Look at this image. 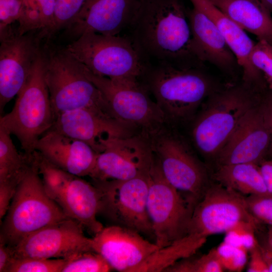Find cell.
Here are the masks:
<instances>
[{
  "mask_svg": "<svg viewBox=\"0 0 272 272\" xmlns=\"http://www.w3.org/2000/svg\"><path fill=\"white\" fill-rule=\"evenodd\" d=\"M142 56L178 67L204 65L191 49L188 9L183 0H140L130 27Z\"/></svg>",
  "mask_w": 272,
  "mask_h": 272,
  "instance_id": "6da1fadb",
  "label": "cell"
},
{
  "mask_svg": "<svg viewBox=\"0 0 272 272\" xmlns=\"http://www.w3.org/2000/svg\"><path fill=\"white\" fill-rule=\"evenodd\" d=\"M203 67L148 64L142 83L153 95L167 123L173 125L191 120L205 100L222 87Z\"/></svg>",
  "mask_w": 272,
  "mask_h": 272,
  "instance_id": "7a4b0ae2",
  "label": "cell"
},
{
  "mask_svg": "<svg viewBox=\"0 0 272 272\" xmlns=\"http://www.w3.org/2000/svg\"><path fill=\"white\" fill-rule=\"evenodd\" d=\"M260 93L242 82L211 94L191 120V140L199 152L216 159L243 117L259 101Z\"/></svg>",
  "mask_w": 272,
  "mask_h": 272,
  "instance_id": "3957f363",
  "label": "cell"
},
{
  "mask_svg": "<svg viewBox=\"0 0 272 272\" xmlns=\"http://www.w3.org/2000/svg\"><path fill=\"white\" fill-rule=\"evenodd\" d=\"M67 218L45 193L32 154L1 224L0 240L14 247L32 233Z\"/></svg>",
  "mask_w": 272,
  "mask_h": 272,
  "instance_id": "277c9868",
  "label": "cell"
},
{
  "mask_svg": "<svg viewBox=\"0 0 272 272\" xmlns=\"http://www.w3.org/2000/svg\"><path fill=\"white\" fill-rule=\"evenodd\" d=\"M46 61L40 52L12 110L0 118V126L16 136L28 156L32 155L37 141L55 120L45 79Z\"/></svg>",
  "mask_w": 272,
  "mask_h": 272,
  "instance_id": "5b68a950",
  "label": "cell"
},
{
  "mask_svg": "<svg viewBox=\"0 0 272 272\" xmlns=\"http://www.w3.org/2000/svg\"><path fill=\"white\" fill-rule=\"evenodd\" d=\"M165 123L141 131L168 182L195 205L210 184L205 166L184 137Z\"/></svg>",
  "mask_w": 272,
  "mask_h": 272,
  "instance_id": "8992f818",
  "label": "cell"
},
{
  "mask_svg": "<svg viewBox=\"0 0 272 272\" xmlns=\"http://www.w3.org/2000/svg\"><path fill=\"white\" fill-rule=\"evenodd\" d=\"M65 50L93 74L111 79L139 80L148 64L132 41L119 35L86 33Z\"/></svg>",
  "mask_w": 272,
  "mask_h": 272,
  "instance_id": "52a82bcc",
  "label": "cell"
},
{
  "mask_svg": "<svg viewBox=\"0 0 272 272\" xmlns=\"http://www.w3.org/2000/svg\"><path fill=\"white\" fill-rule=\"evenodd\" d=\"M45 79L55 119L62 113L78 109L117 119L100 90L65 50L47 59Z\"/></svg>",
  "mask_w": 272,
  "mask_h": 272,
  "instance_id": "ba28073f",
  "label": "cell"
},
{
  "mask_svg": "<svg viewBox=\"0 0 272 272\" xmlns=\"http://www.w3.org/2000/svg\"><path fill=\"white\" fill-rule=\"evenodd\" d=\"M147 176L148 213L160 248L188 234L195 205L168 182L153 154Z\"/></svg>",
  "mask_w": 272,
  "mask_h": 272,
  "instance_id": "9c48e42d",
  "label": "cell"
},
{
  "mask_svg": "<svg viewBox=\"0 0 272 272\" xmlns=\"http://www.w3.org/2000/svg\"><path fill=\"white\" fill-rule=\"evenodd\" d=\"M147 174L123 180L92 179L91 182L100 195L99 214L112 225L133 230L154 239L147 210Z\"/></svg>",
  "mask_w": 272,
  "mask_h": 272,
  "instance_id": "30bf717a",
  "label": "cell"
},
{
  "mask_svg": "<svg viewBox=\"0 0 272 272\" xmlns=\"http://www.w3.org/2000/svg\"><path fill=\"white\" fill-rule=\"evenodd\" d=\"M79 64L86 76L102 92L118 120L140 131L152 130L166 123L163 113L139 80L101 77Z\"/></svg>",
  "mask_w": 272,
  "mask_h": 272,
  "instance_id": "8fae6325",
  "label": "cell"
},
{
  "mask_svg": "<svg viewBox=\"0 0 272 272\" xmlns=\"http://www.w3.org/2000/svg\"><path fill=\"white\" fill-rule=\"evenodd\" d=\"M242 222L255 223L248 211L245 196L217 182L210 183L196 205L188 234L203 236L226 233Z\"/></svg>",
  "mask_w": 272,
  "mask_h": 272,
  "instance_id": "7c38bea8",
  "label": "cell"
},
{
  "mask_svg": "<svg viewBox=\"0 0 272 272\" xmlns=\"http://www.w3.org/2000/svg\"><path fill=\"white\" fill-rule=\"evenodd\" d=\"M84 230L71 218L45 227L12 247L15 259H69L84 252L94 251L92 238L86 237Z\"/></svg>",
  "mask_w": 272,
  "mask_h": 272,
  "instance_id": "4fadbf2b",
  "label": "cell"
},
{
  "mask_svg": "<svg viewBox=\"0 0 272 272\" xmlns=\"http://www.w3.org/2000/svg\"><path fill=\"white\" fill-rule=\"evenodd\" d=\"M153 159L149 144L140 132L133 135L114 138L106 143L99 153L92 179H131L148 173Z\"/></svg>",
  "mask_w": 272,
  "mask_h": 272,
  "instance_id": "5bb4252c",
  "label": "cell"
},
{
  "mask_svg": "<svg viewBox=\"0 0 272 272\" xmlns=\"http://www.w3.org/2000/svg\"><path fill=\"white\" fill-rule=\"evenodd\" d=\"M271 130L263 98L243 117L216 158L218 165L256 164L268 151Z\"/></svg>",
  "mask_w": 272,
  "mask_h": 272,
  "instance_id": "9a60e30c",
  "label": "cell"
},
{
  "mask_svg": "<svg viewBox=\"0 0 272 272\" xmlns=\"http://www.w3.org/2000/svg\"><path fill=\"white\" fill-rule=\"evenodd\" d=\"M92 244L94 251L120 272H132L159 248L138 232L115 225L103 227L92 238Z\"/></svg>",
  "mask_w": 272,
  "mask_h": 272,
  "instance_id": "2e32d148",
  "label": "cell"
},
{
  "mask_svg": "<svg viewBox=\"0 0 272 272\" xmlns=\"http://www.w3.org/2000/svg\"><path fill=\"white\" fill-rule=\"evenodd\" d=\"M40 51L30 36L13 34L1 37L0 112L24 86Z\"/></svg>",
  "mask_w": 272,
  "mask_h": 272,
  "instance_id": "e0dca14e",
  "label": "cell"
},
{
  "mask_svg": "<svg viewBox=\"0 0 272 272\" xmlns=\"http://www.w3.org/2000/svg\"><path fill=\"white\" fill-rule=\"evenodd\" d=\"M51 128L87 143L98 154L104 151L110 140L136 133L134 127L87 109L60 114Z\"/></svg>",
  "mask_w": 272,
  "mask_h": 272,
  "instance_id": "ac0fdd59",
  "label": "cell"
},
{
  "mask_svg": "<svg viewBox=\"0 0 272 272\" xmlns=\"http://www.w3.org/2000/svg\"><path fill=\"white\" fill-rule=\"evenodd\" d=\"M140 0H86L66 27L78 38L89 33L116 35L130 27Z\"/></svg>",
  "mask_w": 272,
  "mask_h": 272,
  "instance_id": "d6986e66",
  "label": "cell"
},
{
  "mask_svg": "<svg viewBox=\"0 0 272 272\" xmlns=\"http://www.w3.org/2000/svg\"><path fill=\"white\" fill-rule=\"evenodd\" d=\"M188 17L191 49L196 59L202 63L213 64L230 76L241 71L237 58L212 20L194 7L188 9Z\"/></svg>",
  "mask_w": 272,
  "mask_h": 272,
  "instance_id": "ffe728a7",
  "label": "cell"
},
{
  "mask_svg": "<svg viewBox=\"0 0 272 272\" xmlns=\"http://www.w3.org/2000/svg\"><path fill=\"white\" fill-rule=\"evenodd\" d=\"M196 8L215 24L235 55L242 71V82L255 90L264 89L265 81L262 74L252 64L250 55L255 44L231 19L209 0H189Z\"/></svg>",
  "mask_w": 272,
  "mask_h": 272,
  "instance_id": "44dd1931",
  "label": "cell"
},
{
  "mask_svg": "<svg viewBox=\"0 0 272 272\" xmlns=\"http://www.w3.org/2000/svg\"><path fill=\"white\" fill-rule=\"evenodd\" d=\"M35 151L60 169L77 176H90L98 153L89 145L50 128L38 140Z\"/></svg>",
  "mask_w": 272,
  "mask_h": 272,
  "instance_id": "7402d4cb",
  "label": "cell"
},
{
  "mask_svg": "<svg viewBox=\"0 0 272 272\" xmlns=\"http://www.w3.org/2000/svg\"><path fill=\"white\" fill-rule=\"evenodd\" d=\"M57 204L66 215L93 236L103 228L97 219L100 195L92 183L75 176L68 183Z\"/></svg>",
  "mask_w": 272,
  "mask_h": 272,
  "instance_id": "603a6c76",
  "label": "cell"
},
{
  "mask_svg": "<svg viewBox=\"0 0 272 272\" xmlns=\"http://www.w3.org/2000/svg\"><path fill=\"white\" fill-rule=\"evenodd\" d=\"M209 1L244 31L272 45V17L260 0Z\"/></svg>",
  "mask_w": 272,
  "mask_h": 272,
  "instance_id": "cb8c5ba5",
  "label": "cell"
},
{
  "mask_svg": "<svg viewBox=\"0 0 272 272\" xmlns=\"http://www.w3.org/2000/svg\"><path fill=\"white\" fill-rule=\"evenodd\" d=\"M213 178L217 182L243 195L269 194L256 164L219 165Z\"/></svg>",
  "mask_w": 272,
  "mask_h": 272,
  "instance_id": "d4e9b609",
  "label": "cell"
},
{
  "mask_svg": "<svg viewBox=\"0 0 272 272\" xmlns=\"http://www.w3.org/2000/svg\"><path fill=\"white\" fill-rule=\"evenodd\" d=\"M207 238L196 233H189L156 250L132 272H164L178 261L196 253L206 242Z\"/></svg>",
  "mask_w": 272,
  "mask_h": 272,
  "instance_id": "484cf974",
  "label": "cell"
},
{
  "mask_svg": "<svg viewBox=\"0 0 272 272\" xmlns=\"http://www.w3.org/2000/svg\"><path fill=\"white\" fill-rule=\"evenodd\" d=\"M11 135L0 126V183L19 182L32 158L18 151Z\"/></svg>",
  "mask_w": 272,
  "mask_h": 272,
  "instance_id": "4316f807",
  "label": "cell"
},
{
  "mask_svg": "<svg viewBox=\"0 0 272 272\" xmlns=\"http://www.w3.org/2000/svg\"><path fill=\"white\" fill-rule=\"evenodd\" d=\"M56 0H23L18 20V34L41 30L40 34L51 25L54 18Z\"/></svg>",
  "mask_w": 272,
  "mask_h": 272,
  "instance_id": "83f0119b",
  "label": "cell"
},
{
  "mask_svg": "<svg viewBox=\"0 0 272 272\" xmlns=\"http://www.w3.org/2000/svg\"><path fill=\"white\" fill-rule=\"evenodd\" d=\"M46 194L57 203L70 181L75 176L53 164L40 153H33Z\"/></svg>",
  "mask_w": 272,
  "mask_h": 272,
  "instance_id": "f1b7e54d",
  "label": "cell"
},
{
  "mask_svg": "<svg viewBox=\"0 0 272 272\" xmlns=\"http://www.w3.org/2000/svg\"><path fill=\"white\" fill-rule=\"evenodd\" d=\"M195 254L178 261L164 272H222L225 270L215 248L200 256Z\"/></svg>",
  "mask_w": 272,
  "mask_h": 272,
  "instance_id": "f546056e",
  "label": "cell"
},
{
  "mask_svg": "<svg viewBox=\"0 0 272 272\" xmlns=\"http://www.w3.org/2000/svg\"><path fill=\"white\" fill-rule=\"evenodd\" d=\"M113 269L98 253L86 251L67 259L61 272H108Z\"/></svg>",
  "mask_w": 272,
  "mask_h": 272,
  "instance_id": "4dcf8cb0",
  "label": "cell"
},
{
  "mask_svg": "<svg viewBox=\"0 0 272 272\" xmlns=\"http://www.w3.org/2000/svg\"><path fill=\"white\" fill-rule=\"evenodd\" d=\"M66 261L64 258H17L8 272H61Z\"/></svg>",
  "mask_w": 272,
  "mask_h": 272,
  "instance_id": "1f68e13d",
  "label": "cell"
},
{
  "mask_svg": "<svg viewBox=\"0 0 272 272\" xmlns=\"http://www.w3.org/2000/svg\"><path fill=\"white\" fill-rule=\"evenodd\" d=\"M86 1L56 0L53 22L40 36H50L59 29L66 27L79 13Z\"/></svg>",
  "mask_w": 272,
  "mask_h": 272,
  "instance_id": "d6a6232c",
  "label": "cell"
},
{
  "mask_svg": "<svg viewBox=\"0 0 272 272\" xmlns=\"http://www.w3.org/2000/svg\"><path fill=\"white\" fill-rule=\"evenodd\" d=\"M215 248L225 270L238 272L244 269L247 261V250L225 241Z\"/></svg>",
  "mask_w": 272,
  "mask_h": 272,
  "instance_id": "836d02e7",
  "label": "cell"
},
{
  "mask_svg": "<svg viewBox=\"0 0 272 272\" xmlns=\"http://www.w3.org/2000/svg\"><path fill=\"white\" fill-rule=\"evenodd\" d=\"M254 227V223L240 222L225 233L224 241L249 252L257 244L253 233Z\"/></svg>",
  "mask_w": 272,
  "mask_h": 272,
  "instance_id": "e575fe53",
  "label": "cell"
},
{
  "mask_svg": "<svg viewBox=\"0 0 272 272\" xmlns=\"http://www.w3.org/2000/svg\"><path fill=\"white\" fill-rule=\"evenodd\" d=\"M252 65L263 77H272V45L260 40L255 43L250 55Z\"/></svg>",
  "mask_w": 272,
  "mask_h": 272,
  "instance_id": "d590c367",
  "label": "cell"
},
{
  "mask_svg": "<svg viewBox=\"0 0 272 272\" xmlns=\"http://www.w3.org/2000/svg\"><path fill=\"white\" fill-rule=\"evenodd\" d=\"M268 194H252L245 197L247 209L254 218L272 224V197Z\"/></svg>",
  "mask_w": 272,
  "mask_h": 272,
  "instance_id": "8d00e7d4",
  "label": "cell"
},
{
  "mask_svg": "<svg viewBox=\"0 0 272 272\" xmlns=\"http://www.w3.org/2000/svg\"><path fill=\"white\" fill-rule=\"evenodd\" d=\"M23 0H0V37L10 31L13 23L18 21Z\"/></svg>",
  "mask_w": 272,
  "mask_h": 272,
  "instance_id": "74e56055",
  "label": "cell"
},
{
  "mask_svg": "<svg viewBox=\"0 0 272 272\" xmlns=\"http://www.w3.org/2000/svg\"><path fill=\"white\" fill-rule=\"evenodd\" d=\"M19 182H6L0 183L1 222L9 210Z\"/></svg>",
  "mask_w": 272,
  "mask_h": 272,
  "instance_id": "f35d334b",
  "label": "cell"
},
{
  "mask_svg": "<svg viewBox=\"0 0 272 272\" xmlns=\"http://www.w3.org/2000/svg\"><path fill=\"white\" fill-rule=\"evenodd\" d=\"M15 259L13 247L0 240V272H8Z\"/></svg>",
  "mask_w": 272,
  "mask_h": 272,
  "instance_id": "ab89813d",
  "label": "cell"
},
{
  "mask_svg": "<svg viewBox=\"0 0 272 272\" xmlns=\"http://www.w3.org/2000/svg\"><path fill=\"white\" fill-rule=\"evenodd\" d=\"M250 254L247 268L248 272L268 271V266L264 263L257 244L249 251Z\"/></svg>",
  "mask_w": 272,
  "mask_h": 272,
  "instance_id": "60d3db41",
  "label": "cell"
},
{
  "mask_svg": "<svg viewBox=\"0 0 272 272\" xmlns=\"http://www.w3.org/2000/svg\"><path fill=\"white\" fill-rule=\"evenodd\" d=\"M259 168L267 191L272 194V161L262 163Z\"/></svg>",
  "mask_w": 272,
  "mask_h": 272,
  "instance_id": "b9f144b4",
  "label": "cell"
},
{
  "mask_svg": "<svg viewBox=\"0 0 272 272\" xmlns=\"http://www.w3.org/2000/svg\"><path fill=\"white\" fill-rule=\"evenodd\" d=\"M266 106L267 114L271 130V138L267 152L272 155V93L266 97H263Z\"/></svg>",
  "mask_w": 272,
  "mask_h": 272,
  "instance_id": "7bdbcfd3",
  "label": "cell"
},
{
  "mask_svg": "<svg viewBox=\"0 0 272 272\" xmlns=\"http://www.w3.org/2000/svg\"><path fill=\"white\" fill-rule=\"evenodd\" d=\"M262 4L267 9V10L272 13V0H260Z\"/></svg>",
  "mask_w": 272,
  "mask_h": 272,
  "instance_id": "ee69618b",
  "label": "cell"
},
{
  "mask_svg": "<svg viewBox=\"0 0 272 272\" xmlns=\"http://www.w3.org/2000/svg\"><path fill=\"white\" fill-rule=\"evenodd\" d=\"M266 84L268 86L272 93V77H263Z\"/></svg>",
  "mask_w": 272,
  "mask_h": 272,
  "instance_id": "f6af8a7d",
  "label": "cell"
},
{
  "mask_svg": "<svg viewBox=\"0 0 272 272\" xmlns=\"http://www.w3.org/2000/svg\"><path fill=\"white\" fill-rule=\"evenodd\" d=\"M268 269L269 272H272V262L268 264Z\"/></svg>",
  "mask_w": 272,
  "mask_h": 272,
  "instance_id": "bcb514c9",
  "label": "cell"
}]
</instances>
